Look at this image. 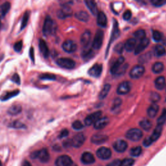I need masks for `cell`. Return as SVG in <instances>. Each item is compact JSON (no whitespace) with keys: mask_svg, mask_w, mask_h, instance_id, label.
Listing matches in <instances>:
<instances>
[{"mask_svg":"<svg viewBox=\"0 0 166 166\" xmlns=\"http://www.w3.org/2000/svg\"><path fill=\"white\" fill-rule=\"evenodd\" d=\"M31 158L32 159L38 158L42 163H47L50 159V155L48 149H42L40 150H36L31 154Z\"/></svg>","mask_w":166,"mask_h":166,"instance_id":"1","label":"cell"},{"mask_svg":"<svg viewBox=\"0 0 166 166\" xmlns=\"http://www.w3.org/2000/svg\"><path fill=\"white\" fill-rule=\"evenodd\" d=\"M162 131V125H157V127L154 130V132L150 136L145 138L143 141V145L145 147H149L153 143L156 142L160 136Z\"/></svg>","mask_w":166,"mask_h":166,"instance_id":"2","label":"cell"},{"mask_svg":"<svg viewBox=\"0 0 166 166\" xmlns=\"http://www.w3.org/2000/svg\"><path fill=\"white\" fill-rule=\"evenodd\" d=\"M55 28H56V26H55V23L52 18L49 16H47L45 19L42 29L44 34L46 36H48V35L53 34L55 31Z\"/></svg>","mask_w":166,"mask_h":166,"instance_id":"3","label":"cell"},{"mask_svg":"<svg viewBox=\"0 0 166 166\" xmlns=\"http://www.w3.org/2000/svg\"><path fill=\"white\" fill-rule=\"evenodd\" d=\"M58 66L64 69H72L75 66V62L69 58H60L57 60Z\"/></svg>","mask_w":166,"mask_h":166,"instance_id":"4","label":"cell"},{"mask_svg":"<svg viewBox=\"0 0 166 166\" xmlns=\"http://www.w3.org/2000/svg\"><path fill=\"white\" fill-rule=\"evenodd\" d=\"M143 136V132L142 130L138 129H131L128 130L126 133V138L134 142H137Z\"/></svg>","mask_w":166,"mask_h":166,"instance_id":"5","label":"cell"},{"mask_svg":"<svg viewBox=\"0 0 166 166\" xmlns=\"http://www.w3.org/2000/svg\"><path fill=\"white\" fill-rule=\"evenodd\" d=\"M104 39V33L101 30H98L95 33L94 41L92 43V47L95 49H99L101 48Z\"/></svg>","mask_w":166,"mask_h":166,"instance_id":"6","label":"cell"},{"mask_svg":"<svg viewBox=\"0 0 166 166\" xmlns=\"http://www.w3.org/2000/svg\"><path fill=\"white\" fill-rule=\"evenodd\" d=\"M72 159L67 155L60 156L55 160V165L56 166H72Z\"/></svg>","mask_w":166,"mask_h":166,"instance_id":"7","label":"cell"},{"mask_svg":"<svg viewBox=\"0 0 166 166\" xmlns=\"http://www.w3.org/2000/svg\"><path fill=\"white\" fill-rule=\"evenodd\" d=\"M145 72V68L142 65H136L130 72V76L132 79H139L142 76Z\"/></svg>","mask_w":166,"mask_h":166,"instance_id":"8","label":"cell"},{"mask_svg":"<svg viewBox=\"0 0 166 166\" xmlns=\"http://www.w3.org/2000/svg\"><path fill=\"white\" fill-rule=\"evenodd\" d=\"M101 114H102L101 111H97L88 115L84 119L85 125H87V126H90V125L94 124L101 118Z\"/></svg>","mask_w":166,"mask_h":166,"instance_id":"9","label":"cell"},{"mask_svg":"<svg viewBox=\"0 0 166 166\" xmlns=\"http://www.w3.org/2000/svg\"><path fill=\"white\" fill-rule=\"evenodd\" d=\"M85 140H86V138H85L84 135L83 133H79L76 134L71 140L72 146L75 148L80 147L84 144Z\"/></svg>","mask_w":166,"mask_h":166,"instance_id":"10","label":"cell"},{"mask_svg":"<svg viewBox=\"0 0 166 166\" xmlns=\"http://www.w3.org/2000/svg\"><path fill=\"white\" fill-rule=\"evenodd\" d=\"M131 83L129 81H124L121 83L117 88V93L119 95L127 94L131 90Z\"/></svg>","mask_w":166,"mask_h":166,"instance_id":"11","label":"cell"},{"mask_svg":"<svg viewBox=\"0 0 166 166\" xmlns=\"http://www.w3.org/2000/svg\"><path fill=\"white\" fill-rule=\"evenodd\" d=\"M57 17L60 19H65L72 15V10L68 5H64L57 12Z\"/></svg>","mask_w":166,"mask_h":166,"instance_id":"12","label":"cell"},{"mask_svg":"<svg viewBox=\"0 0 166 166\" xmlns=\"http://www.w3.org/2000/svg\"><path fill=\"white\" fill-rule=\"evenodd\" d=\"M77 44L73 40H67L62 44V49L64 51L68 53H72L75 52L77 49Z\"/></svg>","mask_w":166,"mask_h":166,"instance_id":"13","label":"cell"},{"mask_svg":"<svg viewBox=\"0 0 166 166\" xmlns=\"http://www.w3.org/2000/svg\"><path fill=\"white\" fill-rule=\"evenodd\" d=\"M97 157L102 160H108L112 156L111 150L107 147H101L97 150Z\"/></svg>","mask_w":166,"mask_h":166,"instance_id":"14","label":"cell"},{"mask_svg":"<svg viewBox=\"0 0 166 166\" xmlns=\"http://www.w3.org/2000/svg\"><path fill=\"white\" fill-rule=\"evenodd\" d=\"M92 38L91 32L88 30L85 31L80 37V43L83 46L84 48H88V46L90 44V40Z\"/></svg>","mask_w":166,"mask_h":166,"instance_id":"15","label":"cell"},{"mask_svg":"<svg viewBox=\"0 0 166 166\" xmlns=\"http://www.w3.org/2000/svg\"><path fill=\"white\" fill-rule=\"evenodd\" d=\"M108 137L105 134H94L91 138V142L96 145H100L105 143L108 141Z\"/></svg>","mask_w":166,"mask_h":166,"instance_id":"16","label":"cell"},{"mask_svg":"<svg viewBox=\"0 0 166 166\" xmlns=\"http://www.w3.org/2000/svg\"><path fill=\"white\" fill-rule=\"evenodd\" d=\"M127 147L128 144L124 140H118L113 145L114 150L118 153H123L127 149Z\"/></svg>","mask_w":166,"mask_h":166,"instance_id":"17","label":"cell"},{"mask_svg":"<svg viewBox=\"0 0 166 166\" xmlns=\"http://www.w3.org/2000/svg\"><path fill=\"white\" fill-rule=\"evenodd\" d=\"M102 70H103L102 65L97 64H95L94 66H93L89 69L88 73L90 75H91L92 77L97 78L100 77V75H101Z\"/></svg>","mask_w":166,"mask_h":166,"instance_id":"18","label":"cell"},{"mask_svg":"<svg viewBox=\"0 0 166 166\" xmlns=\"http://www.w3.org/2000/svg\"><path fill=\"white\" fill-rule=\"evenodd\" d=\"M149 44V40L147 38H145L142 40H140V43L138 44V46L136 47L134 49L135 54H140L143 52L144 50L147 48V47Z\"/></svg>","mask_w":166,"mask_h":166,"instance_id":"19","label":"cell"},{"mask_svg":"<svg viewBox=\"0 0 166 166\" xmlns=\"http://www.w3.org/2000/svg\"><path fill=\"white\" fill-rule=\"evenodd\" d=\"M39 49L40 52H41L42 55L44 56V58H48L49 55V49L48 48V46L46 42L42 39H40L39 40Z\"/></svg>","mask_w":166,"mask_h":166,"instance_id":"20","label":"cell"},{"mask_svg":"<svg viewBox=\"0 0 166 166\" xmlns=\"http://www.w3.org/2000/svg\"><path fill=\"white\" fill-rule=\"evenodd\" d=\"M81 162L84 164H92L95 162L94 156L89 152H85L81 156Z\"/></svg>","mask_w":166,"mask_h":166,"instance_id":"21","label":"cell"},{"mask_svg":"<svg viewBox=\"0 0 166 166\" xmlns=\"http://www.w3.org/2000/svg\"><path fill=\"white\" fill-rule=\"evenodd\" d=\"M125 58L123 57H119L110 68V73L113 75H116L118 70L120 69V68L122 66V65L124 64Z\"/></svg>","mask_w":166,"mask_h":166,"instance_id":"22","label":"cell"},{"mask_svg":"<svg viewBox=\"0 0 166 166\" xmlns=\"http://www.w3.org/2000/svg\"><path fill=\"white\" fill-rule=\"evenodd\" d=\"M109 123V119L107 117H103L99 118L94 125V127L95 129L100 130L104 128Z\"/></svg>","mask_w":166,"mask_h":166,"instance_id":"23","label":"cell"},{"mask_svg":"<svg viewBox=\"0 0 166 166\" xmlns=\"http://www.w3.org/2000/svg\"><path fill=\"white\" fill-rule=\"evenodd\" d=\"M97 16V22L99 26L102 27H106L107 25V18L106 14L103 12H99Z\"/></svg>","mask_w":166,"mask_h":166,"instance_id":"24","label":"cell"},{"mask_svg":"<svg viewBox=\"0 0 166 166\" xmlns=\"http://www.w3.org/2000/svg\"><path fill=\"white\" fill-rule=\"evenodd\" d=\"M136 44V40L135 38H129L124 44L125 49L128 52H131L132 50L135 49Z\"/></svg>","mask_w":166,"mask_h":166,"instance_id":"25","label":"cell"},{"mask_svg":"<svg viewBox=\"0 0 166 166\" xmlns=\"http://www.w3.org/2000/svg\"><path fill=\"white\" fill-rule=\"evenodd\" d=\"M158 110H159L158 105L155 103H153L147 109V112L148 116L151 118H154L156 115H157Z\"/></svg>","mask_w":166,"mask_h":166,"instance_id":"26","label":"cell"},{"mask_svg":"<svg viewBox=\"0 0 166 166\" xmlns=\"http://www.w3.org/2000/svg\"><path fill=\"white\" fill-rule=\"evenodd\" d=\"M75 16L77 19L83 22H87L90 19V16L88 12L84 11H80L77 12L75 14Z\"/></svg>","mask_w":166,"mask_h":166,"instance_id":"27","label":"cell"},{"mask_svg":"<svg viewBox=\"0 0 166 166\" xmlns=\"http://www.w3.org/2000/svg\"><path fill=\"white\" fill-rule=\"evenodd\" d=\"M22 108L21 105L18 104H14L8 109V114L11 115H16L22 112Z\"/></svg>","mask_w":166,"mask_h":166,"instance_id":"28","label":"cell"},{"mask_svg":"<svg viewBox=\"0 0 166 166\" xmlns=\"http://www.w3.org/2000/svg\"><path fill=\"white\" fill-rule=\"evenodd\" d=\"M11 3L9 2H5L0 5V18H3L6 16L11 9Z\"/></svg>","mask_w":166,"mask_h":166,"instance_id":"29","label":"cell"},{"mask_svg":"<svg viewBox=\"0 0 166 166\" xmlns=\"http://www.w3.org/2000/svg\"><path fill=\"white\" fill-rule=\"evenodd\" d=\"M85 4L87 5V7L90 11V12H92L93 15H97L98 14V11H97V4L95 3V2L94 1H86L85 2Z\"/></svg>","mask_w":166,"mask_h":166,"instance_id":"30","label":"cell"},{"mask_svg":"<svg viewBox=\"0 0 166 166\" xmlns=\"http://www.w3.org/2000/svg\"><path fill=\"white\" fill-rule=\"evenodd\" d=\"M119 35V29L118 27V23L115 19H114V24H113V29H112V33L111 37V40L110 42H112L115 39H116Z\"/></svg>","mask_w":166,"mask_h":166,"instance_id":"31","label":"cell"},{"mask_svg":"<svg viewBox=\"0 0 166 166\" xmlns=\"http://www.w3.org/2000/svg\"><path fill=\"white\" fill-rule=\"evenodd\" d=\"M110 88H111V86H110V84H106L104 85V87H103L102 90H101V92L99 94V99H104L105 97H106L108 92H110Z\"/></svg>","mask_w":166,"mask_h":166,"instance_id":"32","label":"cell"},{"mask_svg":"<svg viewBox=\"0 0 166 166\" xmlns=\"http://www.w3.org/2000/svg\"><path fill=\"white\" fill-rule=\"evenodd\" d=\"M165 86V79L163 76L158 77L155 80V87L159 90H162Z\"/></svg>","mask_w":166,"mask_h":166,"instance_id":"33","label":"cell"},{"mask_svg":"<svg viewBox=\"0 0 166 166\" xmlns=\"http://www.w3.org/2000/svg\"><path fill=\"white\" fill-rule=\"evenodd\" d=\"M19 90H14V91L7 92L1 97V100L3 101H7V100L11 99L15 96H16V95H18L19 94Z\"/></svg>","mask_w":166,"mask_h":166,"instance_id":"34","label":"cell"},{"mask_svg":"<svg viewBox=\"0 0 166 166\" xmlns=\"http://www.w3.org/2000/svg\"><path fill=\"white\" fill-rule=\"evenodd\" d=\"M164 69V64L160 62H155L152 67V70L154 73H162Z\"/></svg>","mask_w":166,"mask_h":166,"instance_id":"35","label":"cell"},{"mask_svg":"<svg viewBox=\"0 0 166 166\" xmlns=\"http://www.w3.org/2000/svg\"><path fill=\"white\" fill-rule=\"evenodd\" d=\"M94 54L92 49H89L88 48H84V50L82 54V56L84 60H88L91 58H92L94 57Z\"/></svg>","mask_w":166,"mask_h":166,"instance_id":"36","label":"cell"},{"mask_svg":"<svg viewBox=\"0 0 166 166\" xmlns=\"http://www.w3.org/2000/svg\"><path fill=\"white\" fill-rule=\"evenodd\" d=\"M140 126L143 130L147 131V130H149L150 129H151L152 123L148 119H143L140 122Z\"/></svg>","mask_w":166,"mask_h":166,"instance_id":"37","label":"cell"},{"mask_svg":"<svg viewBox=\"0 0 166 166\" xmlns=\"http://www.w3.org/2000/svg\"><path fill=\"white\" fill-rule=\"evenodd\" d=\"M165 53V48L163 46H162V45H158V46H156L154 49L155 56H157V57H160L163 56Z\"/></svg>","mask_w":166,"mask_h":166,"instance_id":"38","label":"cell"},{"mask_svg":"<svg viewBox=\"0 0 166 166\" xmlns=\"http://www.w3.org/2000/svg\"><path fill=\"white\" fill-rule=\"evenodd\" d=\"M29 16H30V12L29 11H27L24 13L23 16L22 18V20L21 27H20V30H21V31L27 26L29 19Z\"/></svg>","mask_w":166,"mask_h":166,"instance_id":"39","label":"cell"},{"mask_svg":"<svg viewBox=\"0 0 166 166\" xmlns=\"http://www.w3.org/2000/svg\"><path fill=\"white\" fill-rule=\"evenodd\" d=\"M145 36H146V33H145V31L143 29L137 30V31H135L134 33V37H135V38L140 40L146 38Z\"/></svg>","mask_w":166,"mask_h":166,"instance_id":"40","label":"cell"},{"mask_svg":"<svg viewBox=\"0 0 166 166\" xmlns=\"http://www.w3.org/2000/svg\"><path fill=\"white\" fill-rule=\"evenodd\" d=\"M142 152V149L141 147H135L132 148L130 150V154L134 157H138Z\"/></svg>","mask_w":166,"mask_h":166,"instance_id":"41","label":"cell"},{"mask_svg":"<svg viewBox=\"0 0 166 166\" xmlns=\"http://www.w3.org/2000/svg\"><path fill=\"white\" fill-rule=\"evenodd\" d=\"M40 79L42 80H55L56 79V76L54 74L52 73H42L40 75Z\"/></svg>","mask_w":166,"mask_h":166,"instance_id":"42","label":"cell"},{"mask_svg":"<svg viewBox=\"0 0 166 166\" xmlns=\"http://www.w3.org/2000/svg\"><path fill=\"white\" fill-rule=\"evenodd\" d=\"M10 127L13 129H25L26 128V126L23 123L19 121H14L12 123L10 124Z\"/></svg>","mask_w":166,"mask_h":166,"instance_id":"43","label":"cell"},{"mask_svg":"<svg viewBox=\"0 0 166 166\" xmlns=\"http://www.w3.org/2000/svg\"><path fill=\"white\" fill-rule=\"evenodd\" d=\"M166 122V109H164L162 114L160 115V117L157 119L158 125H162Z\"/></svg>","mask_w":166,"mask_h":166,"instance_id":"44","label":"cell"},{"mask_svg":"<svg viewBox=\"0 0 166 166\" xmlns=\"http://www.w3.org/2000/svg\"><path fill=\"white\" fill-rule=\"evenodd\" d=\"M160 95L157 92H153L150 95V101L153 103H156L160 100Z\"/></svg>","mask_w":166,"mask_h":166,"instance_id":"45","label":"cell"},{"mask_svg":"<svg viewBox=\"0 0 166 166\" xmlns=\"http://www.w3.org/2000/svg\"><path fill=\"white\" fill-rule=\"evenodd\" d=\"M162 38V34L160 32L158 31H153V39L155 42H160Z\"/></svg>","mask_w":166,"mask_h":166,"instance_id":"46","label":"cell"},{"mask_svg":"<svg viewBox=\"0 0 166 166\" xmlns=\"http://www.w3.org/2000/svg\"><path fill=\"white\" fill-rule=\"evenodd\" d=\"M124 49H125L124 44L120 42L115 45V46L114 47V51L119 54H122L123 51Z\"/></svg>","mask_w":166,"mask_h":166,"instance_id":"47","label":"cell"},{"mask_svg":"<svg viewBox=\"0 0 166 166\" xmlns=\"http://www.w3.org/2000/svg\"><path fill=\"white\" fill-rule=\"evenodd\" d=\"M150 2H151L153 5L157 7H162L166 3V1L165 0H152Z\"/></svg>","mask_w":166,"mask_h":166,"instance_id":"48","label":"cell"},{"mask_svg":"<svg viewBox=\"0 0 166 166\" xmlns=\"http://www.w3.org/2000/svg\"><path fill=\"white\" fill-rule=\"evenodd\" d=\"M134 164V160L132 158H126L122 162V166H132Z\"/></svg>","mask_w":166,"mask_h":166,"instance_id":"49","label":"cell"},{"mask_svg":"<svg viewBox=\"0 0 166 166\" xmlns=\"http://www.w3.org/2000/svg\"><path fill=\"white\" fill-rule=\"evenodd\" d=\"M122 103V99H121L120 98H115V100L114 101L113 105H112L111 109L113 110H116L117 108H118L121 106Z\"/></svg>","mask_w":166,"mask_h":166,"instance_id":"50","label":"cell"},{"mask_svg":"<svg viewBox=\"0 0 166 166\" xmlns=\"http://www.w3.org/2000/svg\"><path fill=\"white\" fill-rule=\"evenodd\" d=\"M72 127L75 130H79L83 129L84 125H83V123L81 122H80V121H75V122H74L72 124Z\"/></svg>","mask_w":166,"mask_h":166,"instance_id":"51","label":"cell"},{"mask_svg":"<svg viewBox=\"0 0 166 166\" xmlns=\"http://www.w3.org/2000/svg\"><path fill=\"white\" fill-rule=\"evenodd\" d=\"M22 47H23L22 41H18V42L15 43V44L14 45V49L15 51L19 52V51H22Z\"/></svg>","mask_w":166,"mask_h":166,"instance_id":"52","label":"cell"},{"mask_svg":"<svg viewBox=\"0 0 166 166\" xmlns=\"http://www.w3.org/2000/svg\"><path fill=\"white\" fill-rule=\"evenodd\" d=\"M11 80L14 83H16L17 84H20L21 83V80H20V77L18 73H14L11 78Z\"/></svg>","mask_w":166,"mask_h":166,"instance_id":"53","label":"cell"},{"mask_svg":"<svg viewBox=\"0 0 166 166\" xmlns=\"http://www.w3.org/2000/svg\"><path fill=\"white\" fill-rule=\"evenodd\" d=\"M128 67V64H123L122 65V66L120 68V69L118 70V72H117L116 75H122V74H123L125 72H126V69Z\"/></svg>","mask_w":166,"mask_h":166,"instance_id":"54","label":"cell"},{"mask_svg":"<svg viewBox=\"0 0 166 166\" xmlns=\"http://www.w3.org/2000/svg\"><path fill=\"white\" fill-rule=\"evenodd\" d=\"M122 160H114L112 162L108 164L107 166H122Z\"/></svg>","mask_w":166,"mask_h":166,"instance_id":"55","label":"cell"},{"mask_svg":"<svg viewBox=\"0 0 166 166\" xmlns=\"http://www.w3.org/2000/svg\"><path fill=\"white\" fill-rule=\"evenodd\" d=\"M123 17L125 20H127V21H128V20H129L132 17L131 12H130V11H126L124 12Z\"/></svg>","mask_w":166,"mask_h":166,"instance_id":"56","label":"cell"},{"mask_svg":"<svg viewBox=\"0 0 166 166\" xmlns=\"http://www.w3.org/2000/svg\"><path fill=\"white\" fill-rule=\"evenodd\" d=\"M69 134V131L67 129H64L62 130L61 132H60L59 134V138H63L68 136V135Z\"/></svg>","mask_w":166,"mask_h":166,"instance_id":"57","label":"cell"},{"mask_svg":"<svg viewBox=\"0 0 166 166\" xmlns=\"http://www.w3.org/2000/svg\"><path fill=\"white\" fill-rule=\"evenodd\" d=\"M29 57H30V58H31V60H32V62H34V48L33 47L30 48Z\"/></svg>","mask_w":166,"mask_h":166,"instance_id":"58","label":"cell"},{"mask_svg":"<svg viewBox=\"0 0 166 166\" xmlns=\"http://www.w3.org/2000/svg\"><path fill=\"white\" fill-rule=\"evenodd\" d=\"M63 145H64V147H66V148H68V147H70L71 146H72V140H68L66 141H65V142L63 143Z\"/></svg>","mask_w":166,"mask_h":166,"instance_id":"59","label":"cell"},{"mask_svg":"<svg viewBox=\"0 0 166 166\" xmlns=\"http://www.w3.org/2000/svg\"><path fill=\"white\" fill-rule=\"evenodd\" d=\"M23 166H32L31 164L27 160H25L23 163Z\"/></svg>","mask_w":166,"mask_h":166,"instance_id":"60","label":"cell"},{"mask_svg":"<svg viewBox=\"0 0 166 166\" xmlns=\"http://www.w3.org/2000/svg\"><path fill=\"white\" fill-rule=\"evenodd\" d=\"M2 27V22H1V18H0V29H1Z\"/></svg>","mask_w":166,"mask_h":166,"instance_id":"61","label":"cell"},{"mask_svg":"<svg viewBox=\"0 0 166 166\" xmlns=\"http://www.w3.org/2000/svg\"><path fill=\"white\" fill-rule=\"evenodd\" d=\"M0 166H2V163L1 162V160H0Z\"/></svg>","mask_w":166,"mask_h":166,"instance_id":"62","label":"cell"},{"mask_svg":"<svg viewBox=\"0 0 166 166\" xmlns=\"http://www.w3.org/2000/svg\"><path fill=\"white\" fill-rule=\"evenodd\" d=\"M165 101H166V99H165Z\"/></svg>","mask_w":166,"mask_h":166,"instance_id":"63","label":"cell"}]
</instances>
